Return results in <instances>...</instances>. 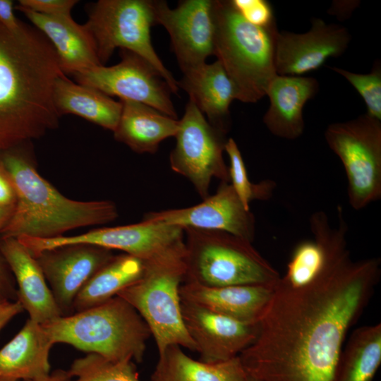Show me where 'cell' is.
I'll return each mask as SVG.
<instances>
[{
	"label": "cell",
	"instance_id": "3957f363",
	"mask_svg": "<svg viewBox=\"0 0 381 381\" xmlns=\"http://www.w3.org/2000/svg\"><path fill=\"white\" fill-rule=\"evenodd\" d=\"M23 145L0 152V167L16 194L1 237L56 238L76 228L117 219V207L110 200L78 201L62 195L39 174Z\"/></svg>",
	"mask_w": 381,
	"mask_h": 381
},
{
	"label": "cell",
	"instance_id": "7a4b0ae2",
	"mask_svg": "<svg viewBox=\"0 0 381 381\" xmlns=\"http://www.w3.org/2000/svg\"><path fill=\"white\" fill-rule=\"evenodd\" d=\"M61 73L54 49L40 30L25 24L14 32L0 23V152L59 126L53 92Z\"/></svg>",
	"mask_w": 381,
	"mask_h": 381
},
{
	"label": "cell",
	"instance_id": "44dd1931",
	"mask_svg": "<svg viewBox=\"0 0 381 381\" xmlns=\"http://www.w3.org/2000/svg\"><path fill=\"white\" fill-rule=\"evenodd\" d=\"M318 90L319 83L314 78L277 75L266 92L270 107L263 123L270 132L286 140L299 138L305 128L303 107Z\"/></svg>",
	"mask_w": 381,
	"mask_h": 381
},
{
	"label": "cell",
	"instance_id": "ffe728a7",
	"mask_svg": "<svg viewBox=\"0 0 381 381\" xmlns=\"http://www.w3.org/2000/svg\"><path fill=\"white\" fill-rule=\"evenodd\" d=\"M16 8L49 41L65 75H73L102 65L95 41L84 25L78 24L73 18L47 16L18 6Z\"/></svg>",
	"mask_w": 381,
	"mask_h": 381
},
{
	"label": "cell",
	"instance_id": "f1b7e54d",
	"mask_svg": "<svg viewBox=\"0 0 381 381\" xmlns=\"http://www.w3.org/2000/svg\"><path fill=\"white\" fill-rule=\"evenodd\" d=\"M67 371L69 381H140L132 361H112L93 353L75 359Z\"/></svg>",
	"mask_w": 381,
	"mask_h": 381
},
{
	"label": "cell",
	"instance_id": "f35d334b",
	"mask_svg": "<svg viewBox=\"0 0 381 381\" xmlns=\"http://www.w3.org/2000/svg\"><path fill=\"white\" fill-rule=\"evenodd\" d=\"M13 206H0V231L10 218Z\"/></svg>",
	"mask_w": 381,
	"mask_h": 381
},
{
	"label": "cell",
	"instance_id": "7402d4cb",
	"mask_svg": "<svg viewBox=\"0 0 381 381\" xmlns=\"http://www.w3.org/2000/svg\"><path fill=\"white\" fill-rule=\"evenodd\" d=\"M208 122L227 133L231 127L229 107L237 93L234 83L219 60L204 64L183 73L177 81Z\"/></svg>",
	"mask_w": 381,
	"mask_h": 381
},
{
	"label": "cell",
	"instance_id": "8992f818",
	"mask_svg": "<svg viewBox=\"0 0 381 381\" xmlns=\"http://www.w3.org/2000/svg\"><path fill=\"white\" fill-rule=\"evenodd\" d=\"M186 274L183 282L207 286H274L279 272L253 246L232 234L183 228Z\"/></svg>",
	"mask_w": 381,
	"mask_h": 381
},
{
	"label": "cell",
	"instance_id": "ac0fdd59",
	"mask_svg": "<svg viewBox=\"0 0 381 381\" xmlns=\"http://www.w3.org/2000/svg\"><path fill=\"white\" fill-rule=\"evenodd\" d=\"M1 251L17 284V300L31 320L44 324L63 316L35 258L16 238L0 236Z\"/></svg>",
	"mask_w": 381,
	"mask_h": 381
},
{
	"label": "cell",
	"instance_id": "ab89813d",
	"mask_svg": "<svg viewBox=\"0 0 381 381\" xmlns=\"http://www.w3.org/2000/svg\"><path fill=\"white\" fill-rule=\"evenodd\" d=\"M248 381H258V380L248 375Z\"/></svg>",
	"mask_w": 381,
	"mask_h": 381
},
{
	"label": "cell",
	"instance_id": "30bf717a",
	"mask_svg": "<svg viewBox=\"0 0 381 381\" xmlns=\"http://www.w3.org/2000/svg\"><path fill=\"white\" fill-rule=\"evenodd\" d=\"M179 121L176 145L169 157L171 169L187 179L204 200L210 195L212 179L229 183L223 157L226 134L212 126L190 99Z\"/></svg>",
	"mask_w": 381,
	"mask_h": 381
},
{
	"label": "cell",
	"instance_id": "484cf974",
	"mask_svg": "<svg viewBox=\"0 0 381 381\" xmlns=\"http://www.w3.org/2000/svg\"><path fill=\"white\" fill-rule=\"evenodd\" d=\"M150 381H248L239 356L227 361L206 363L171 345L159 353Z\"/></svg>",
	"mask_w": 381,
	"mask_h": 381
},
{
	"label": "cell",
	"instance_id": "7c38bea8",
	"mask_svg": "<svg viewBox=\"0 0 381 381\" xmlns=\"http://www.w3.org/2000/svg\"><path fill=\"white\" fill-rule=\"evenodd\" d=\"M120 56L117 64L99 65L73 75L75 82L119 100L145 104L177 119L170 97L172 92L159 73L135 53L120 49Z\"/></svg>",
	"mask_w": 381,
	"mask_h": 381
},
{
	"label": "cell",
	"instance_id": "4fadbf2b",
	"mask_svg": "<svg viewBox=\"0 0 381 381\" xmlns=\"http://www.w3.org/2000/svg\"><path fill=\"white\" fill-rule=\"evenodd\" d=\"M156 24L168 32L183 73L214 55L213 0H186L175 8L164 1H152Z\"/></svg>",
	"mask_w": 381,
	"mask_h": 381
},
{
	"label": "cell",
	"instance_id": "d6a6232c",
	"mask_svg": "<svg viewBox=\"0 0 381 381\" xmlns=\"http://www.w3.org/2000/svg\"><path fill=\"white\" fill-rule=\"evenodd\" d=\"M78 2L75 0H20L18 6L54 18H72L71 11Z\"/></svg>",
	"mask_w": 381,
	"mask_h": 381
},
{
	"label": "cell",
	"instance_id": "d590c367",
	"mask_svg": "<svg viewBox=\"0 0 381 381\" xmlns=\"http://www.w3.org/2000/svg\"><path fill=\"white\" fill-rule=\"evenodd\" d=\"M16 194L13 187L0 167V206H13Z\"/></svg>",
	"mask_w": 381,
	"mask_h": 381
},
{
	"label": "cell",
	"instance_id": "836d02e7",
	"mask_svg": "<svg viewBox=\"0 0 381 381\" xmlns=\"http://www.w3.org/2000/svg\"><path fill=\"white\" fill-rule=\"evenodd\" d=\"M12 272L0 249V301H17Z\"/></svg>",
	"mask_w": 381,
	"mask_h": 381
},
{
	"label": "cell",
	"instance_id": "6da1fadb",
	"mask_svg": "<svg viewBox=\"0 0 381 381\" xmlns=\"http://www.w3.org/2000/svg\"><path fill=\"white\" fill-rule=\"evenodd\" d=\"M380 265L378 258L354 261L349 250L306 284L279 278L255 339L239 355L248 375L258 381H332L346 334L379 282Z\"/></svg>",
	"mask_w": 381,
	"mask_h": 381
},
{
	"label": "cell",
	"instance_id": "d4e9b609",
	"mask_svg": "<svg viewBox=\"0 0 381 381\" xmlns=\"http://www.w3.org/2000/svg\"><path fill=\"white\" fill-rule=\"evenodd\" d=\"M53 99L60 116L76 115L112 132L121 113L120 101L95 88L73 82L64 73L56 80Z\"/></svg>",
	"mask_w": 381,
	"mask_h": 381
},
{
	"label": "cell",
	"instance_id": "cb8c5ba5",
	"mask_svg": "<svg viewBox=\"0 0 381 381\" xmlns=\"http://www.w3.org/2000/svg\"><path fill=\"white\" fill-rule=\"evenodd\" d=\"M119 123L113 131L116 140L137 153H155L165 139L175 137L179 121L145 104L119 100Z\"/></svg>",
	"mask_w": 381,
	"mask_h": 381
},
{
	"label": "cell",
	"instance_id": "4dcf8cb0",
	"mask_svg": "<svg viewBox=\"0 0 381 381\" xmlns=\"http://www.w3.org/2000/svg\"><path fill=\"white\" fill-rule=\"evenodd\" d=\"M332 71L343 76L364 100L366 114L381 121V64L377 61L369 73H356L338 67Z\"/></svg>",
	"mask_w": 381,
	"mask_h": 381
},
{
	"label": "cell",
	"instance_id": "1f68e13d",
	"mask_svg": "<svg viewBox=\"0 0 381 381\" xmlns=\"http://www.w3.org/2000/svg\"><path fill=\"white\" fill-rule=\"evenodd\" d=\"M234 8L248 23L258 27L276 23L271 4L266 0H231Z\"/></svg>",
	"mask_w": 381,
	"mask_h": 381
},
{
	"label": "cell",
	"instance_id": "277c9868",
	"mask_svg": "<svg viewBox=\"0 0 381 381\" xmlns=\"http://www.w3.org/2000/svg\"><path fill=\"white\" fill-rule=\"evenodd\" d=\"M214 55L234 83L237 99L255 103L277 75V23L258 27L246 20L231 1L213 0Z\"/></svg>",
	"mask_w": 381,
	"mask_h": 381
},
{
	"label": "cell",
	"instance_id": "8fae6325",
	"mask_svg": "<svg viewBox=\"0 0 381 381\" xmlns=\"http://www.w3.org/2000/svg\"><path fill=\"white\" fill-rule=\"evenodd\" d=\"M35 257L40 252L70 244H90L149 262L184 248L183 229L171 224L142 220L139 223L104 227L76 236L51 238H17Z\"/></svg>",
	"mask_w": 381,
	"mask_h": 381
},
{
	"label": "cell",
	"instance_id": "60d3db41",
	"mask_svg": "<svg viewBox=\"0 0 381 381\" xmlns=\"http://www.w3.org/2000/svg\"><path fill=\"white\" fill-rule=\"evenodd\" d=\"M0 381H16V380H8V379H6V378H3L0 377Z\"/></svg>",
	"mask_w": 381,
	"mask_h": 381
},
{
	"label": "cell",
	"instance_id": "9a60e30c",
	"mask_svg": "<svg viewBox=\"0 0 381 381\" xmlns=\"http://www.w3.org/2000/svg\"><path fill=\"white\" fill-rule=\"evenodd\" d=\"M143 220L181 228L226 231L253 242L255 219L245 208L230 183L220 182L214 194L193 206L146 213Z\"/></svg>",
	"mask_w": 381,
	"mask_h": 381
},
{
	"label": "cell",
	"instance_id": "8d00e7d4",
	"mask_svg": "<svg viewBox=\"0 0 381 381\" xmlns=\"http://www.w3.org/2000/svg\"><path fill=\"white\" fill-rule=\"evenodd\" d=\"M23 310L17 301H0V331L16 315Z\"/></svg>",
	"mask_w": 381,
	"mask_h": 381
},
{
	"label": "cell",
	"instance_id": "d6986e66",
	"mask_svg": "<svg viewBox=\"0 0 381 381\" xmlns=\"http://www.w3.org/2000/svg\"><path fill=\"white\" fill-rule=\"evenodd\" d=\"M274 286L233 285L207 286L183 282L179 289L181 299L235 320L258 323L265 312Z\"/></svg>",
	"mask_w": 381,
	"mask_h": 381
},
{
	"label": "cell",
	"instance_id": "83f0119b",
	"mask_svg": "<svg viewBox=\"0 0 381 381\" xmlns=\"http://www.w3.org/2000/svg\"><path fill=\"white\" fill-rule=\"evenodd\" d=\"M380 363V323L358 327L342 349L332 381H373Z\"/></svg>",
	"mask_w": 381,
	"mask_h": 381
},
{
	"label": "cell",
	"instance_id": "f546056e",
	"mask_svg": "<svg viewBox=\"0 0 381 381\" xmlns=\"http://www.w3.org/2000/svg\"><path fill=\"white\" fill-rule=\"evenodd\" d=\"M224 151L229 159V183L245 208L250 210V203L253 200L270 199L276 188V183L270 179L258 183L250 181L242 155L233 138L227 139Z\"/></svg>",
	"mask_w": 381,
	"mask_h": 381
},
{
	"label": "cell",
	"instance_id": "e0dca14e",
	"mask_svg": "<svg viewBox=\"0 0 381 381\" xmlns=\"http://www.w3.org/2000/svg\"><path fill=\"white\" fill-rule=\"evenodd\" d=\"M181 308L202 361L217 363L238 356L258 335V322H241L181 299Z\"/></svg>",
	"mask_w": 381,
	"mask_h": 381
},
{
	"label": "cell",
	"instance_id": "5b68a950",
	"mask_svg": "<svg viewBox=\"0 0 381 381\" xmlns=\"http://www.w3.org/2000/svg\"><path fill=\"white\" fill-rule=\"evenodd\" d=\"M42 325L54 344H67L112 361L141 362L151 336L139 313L119 296Z\"/></svg>",
	"mask_w": 381,
	"mask_h": 381
},
{
	"label": "cell",
	"instance_id": "2e32d148",
	"mask_svg": "<svg viewBox=\"0 0 381 381\" xmlns=\"http://www.w3.org/2000/svg\"><path fill=\"white\" fill-rule=\"evenodd\" d=\"M351 37L343 25L313 18L305 33L279 31L276 38L275 67L279 75L303 76L318 69L330 57L343 54Z\"/></svg>",
	"mask_w": 381,
	"mask_h": 381
},
{
	"label": "cell",
	"instance_id": "e575fe53",
	"mask_svg": "<svg viewBox=\"0 0 381 381\" xmlns=\"http://www.w3.org/2000/svg\"><path fill=\"white\" fill-rule=\"evenodd\" d=\"M14 3L11 0H0V23L11 32H18L25 23L14 14Z\"/></svg>",
	"mask_w": 381,
	"mask_h": 381
},
{
	"label": "cell",
	"instance_id": "603a6c76",
	"mask_svg": "<svg viewBox=\"0 0 381 381\" xmlns=\"http://www.w3.org/2000/svg\"><path fill=\"white\" fill-rule=\"evenodd\" d=\"M53 345L42 325L28 319L0 349V377L23 381L49 374V352Z\"/></svg>",
	"mask_w": 381,
	"mask_h": 381
},
{
	"label": "cell",
	"instance_id": "ba28073f",
	"mask_svg": "<svg viewBox=\"0 0 381 381\" xmlns=\"http://www.w3.org/2000/svg\"><path fill=\"white\" fill-rule=\"evenodd\" d=\"M87 13L84 25L95 41L102 65L116 49L130 51L149 62L177 94V81L152 44L150 29L156 25L152 1L99 0L88 7Z\"/></svg>",
	"mask_w": 381,
	"mask_h": 381
},
{
	"label": "cell",
	"instance_id": "5bb4252c",
	"mask_svg": "<svg viewBox=\"0 0 381 381\" xmlns=\"http://www.w3.org/2000/svg\"><path fill=\"white\" fill-rule=\"evenodd\" d=\"M115 255L90 244H70L43 250L35 258L63 315H71L78 294Z\"/></svg>",
	"mask_w": 381,
	"mask_h": 381
},
{
	"label": "cell",
	"instance_id": "52a82bcc",
	"mask_svg": "<svg viewBox=\"0 0 381 381\" xmlns=\"http://www.w3.org/2000/svg\"><path fill=\"white\" fill-rule=\"evenodd\" d=\"M184 256L185 248L145 262L142 276L116 295L144 320L159 353L171 345L196 351L183 324L181 308L179 289L186 274Z\"/></svg>",
	"mask_w": 381,
	"mask_h": 381
},
{
	"label": "cell",
	"instance_id": "4316f807",
	"mask_svg": "<svg viewBox=\"0 0 381 381\" xmlns=\"http://www.w3.org/2000/svg\"><path fill=\"white\" fill-rule=\"evenodd\" d=\"M145 263L126 253L114 255L99 270L78 294L73 312H79L102 303L116 296L143 274Z\"/></svg>",
	"mask_w": 381,
	"mask_h": 381
},
{
	"label": "cell",
	"instance_id": "9c48e42d",
	"mask_svg": "<svg viewBox=\"0 0 381 381\" xmlns=\"http://www.w3.org/2000/svg\"><path fill=\"white\" fill-rule=\"evenodd\" d=\"M325 140L347 178L349 203L356 210L381 198V121L362 114L329 124Z\"/></svg>",
	"mask_w": 381,
	"mask_h": 381
},
{
	"label": "cell",
	"instance_id": "74e56055",
	"mask_svg": "<svg viewBox=\"0 0 381 381\" xmlns=\"http://www.w3.org/2000/svg\"><path fill=\"white\" fill-rule=\"evenodd\" d=\"M71 377L69 376L68 371L56 370L46 375L23 381H69Z\"/></svg>",
	"mask_w": 381,
	"mask_h": 381
}]
</instances>
